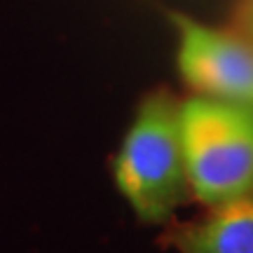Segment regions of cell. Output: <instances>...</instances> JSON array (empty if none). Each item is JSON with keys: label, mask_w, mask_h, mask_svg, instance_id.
<instances>
[{"label": "cell", "mask_w": 253, "mask_h": 253, "mask_svg": "<svg viewBox=\"0 0 253 253\" xmlns=\"http://www.w3.org/2000/svg\"><path fill=\"white\" fill-rule=\"evenodd\" d=\"M120 195L138 220L167 223L188 192L181 101L155 91L141 101L113 164Z\"/></svg>", "instance_id": "obj_1"}, {"label": "cell", "mask_w": 253, "mask_h": 253, "mask_svg": "<svg viewBox=\"0 0 253 253\" xmlns=\"http://www.w3.org/2000/svg\"><path fill=\"white\" fill-rule=\"evenodd\" d=\"M188 188L207 207L253 195V106L195 94L181 101Z\"/></svg>", "instance_id": "obj_2"}, {"label": "cell", "mask_w": 253, "mask_h": 253, "mask_svg": "<svg viewBox=\"0 0 253 253\" xmlns=\"http://www.w3.org/2000/svg\"><path fill=\"white\" fill-rule=\"evenodd\" d=\"M176 66L197 94L253 106V42L173 12Z\"/></svg>", "instance_id": "obj_3"}, {"label": "cell", "mask_w": 253, "mask_h": 253, "mask_svg": "<svg viewBox=\"0 0 253 253\" xmlns=\"http://www.w3.org/2000/svg\"><path fill=\"white\" fill-rule=\"evenodd\" d=\"M169 244L176 253H253V195L227 199L197 223L173 227Z\"/></svg>", "instance_id": "obj_4"}, {"label": "cell", "mask_w": 253, "mask_h": 253, "mask_svg": "<svg viewBox=\"0 0 253 253\" xmlns=\"http://www.w3.org/2000/svg\"><path fill=\"white\" fill-rule=\"evenodd\" d=\"M237 21H239V28L249 40L253 42V0H242L239 2V9H237Z\"/></svg>", "instance_id": "obj_5"}]
</instances>
